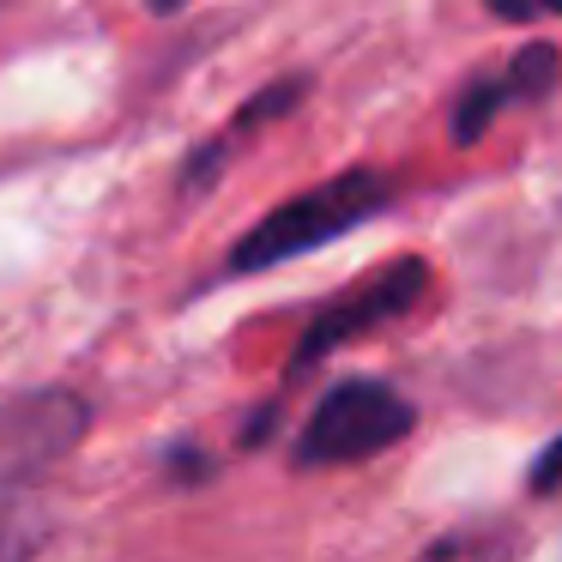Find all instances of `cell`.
Masks as SVG:
<instances>
[{"label":"cell","instance_id":"obj_1","mask_svg":"<svg viewBox=\"0 0 562 562\" xmlns=\"http://www.w3.org/2000/svg\"><path fill=\"white\" fill-rule=\"evenodd\" d=\"M387 200H393V188H387L381 170H345V176H333V182H321V188H308V194L272 206L267 218L231 248L224 267H231L236 279H248V272H272V267H284V260L315 255V248L351 236L357 224H369Z\"/></svg>","mask_w":562,"mask_h":562},{"label":"cell","instance_id":"obj_2","mask_svg":"<svg viewBox=\"0 0 562 562\" xmlns=\"http://www.w3.org/2000/svg\"><path fill=\"white\" fill-rule=\"evenodd\" d=\"M417 412L400 387L387 381H339V387L321 393V405L308 412L303 436H296V465H357L375 460V453L400 448L412 436Z\"/></svg>","mask_w":562,"mask_h":562},{"label":"cell","instance_id":"obj_3","mask_svg":"<svg viewBox=\"0 0 562 562\" xmlns=\"http://www.w3.org/2000/svg\"><path fill=\"white\" fill-rule=\"evenodd\" d=\"M424 291H429L424 260H393V267L369 272L363 284H351L345 296H333V303L308 321L303 345H296V369H308L315 357H327V351H339V345H351V339H363V333L400 321L405 308H417Z\"/></svg>","mask_w":562,"mask_h":562},{"label":"cell","instance_id":"obj_4","mask_svg":"<svg viewBox=\"0 0 562 562\" xmlns=\"http://www.w3.org/2000/svg\"><path fill=\"white\" fill-rule=\"evenodd\" d=\"M91 424V405L79 393H25L0 405V477H25L55 465Z\"/></svg>","mask_w":562,"mask_h":562},{"label":"cell","instance_id":"obj_5","mask_svg":"<svg viewBox=\"0 0 562 562\" xmlns=\"http://www.w3.org/2000/svg\"><path fill=\"white\" fill-rule=\"evenodd\" d=\"M557 79H562V55L550 49V43H526V49H514V61L502 67V74L472 79V86H465V98L453 103V139H460V146L484 139V127L496 122L508 103L550 98V91H557Z\"/></svg>","mask_w":562,"mask_h":562},{"label":"cell","instance_id":"obj_6","mask_svg":"<svg viewBox=\"0 0 562 562\" xmlns=\"http://www.w3.org/2000/svg\"><path fill=\"white\" fill-rule=\"evenodd\" d=\"M49 538H55V526L37 508V496L19 477H0V562L37 557V550H49Z\"/></svg>","mask_w":562,"mask_h":562},{"label":"cell","instance_id":"obj_7","mask_svg":"<svg viewBox=\"0 0 562 562\" xmlns=\"http://www.w3.org/2000/svg\"><path fill=\"white\" fill-rule=\"evenodd\" d=\"M502 25H544V19H562V0H484Z\"/></svg>","mask_w":562,"mask_h":562},{"label":"cell","instance_id":"obj_8","mask_svg":"<svg viewBox=\"0 0 562 562\" xmlns=\"http://www.w3.org/2000/svg\"><path fill=\"white\" fill-rule=\"evenodd\" d=\"M526 484H532V496H550V490L562 484V436H557V441H550V448L532 460V477H526Z\"/></svg>","mask_w":562,"mask_h":562}]
</instances>
